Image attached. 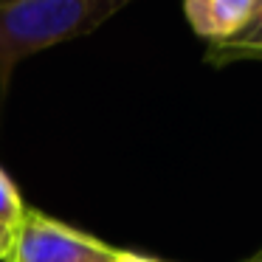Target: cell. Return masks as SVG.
Here are the masks:
<instances>
[{
	"instance_id": "6da1fadb",
	"label": "cell",
	"mask_w": 262,
	"mask_h": 262,
	"mask_svg": "<svg viewBox=\"0 0 262 262\" xmlns=\"http://www.w3.org/2000/svg\"><path fill=\"white\" fill-rule=\"evenodd\" d=\"M136 0H0V91L31 54L91 34Z\"/></svg>"
},
{
	"instance_id": "7a4b0ae2",
	"label": "cell",
	"mask_w": 262,
	"mask_h": 262,
	"mask_svg": "<svg viewBox=\"0 0 262 262\" xmlns=\"http://www.w3.org/2000/svg\"><path fill=\"white\" fill-rule=\"evenodd\" d=\"M113 245L91 237L74 226L51 220L42 211L26 209L14 228L12 262H110Z\"/></svg>"
},
{
	"instance_id": "3957f363",
	"label": "cell",
	"mask_w": 262,
	"mask_h": 262,
	"mask_svg": "<svg viewBox=\"0 0 262 262\" xmlns=\"http://www.w3.org/2000/svg\"><path fill=\"white\" fill-rule=\"evenodd\" d=\"M262 0H183L186 20L198 37L217 42L243 29Z\"/></svg>"
},
{
	"instance_id": "277c9868",
	"label": "cell",
	"mask_w": 262,
	"mask_h": 262,
	"mask_svg": "<svg viewBox=\"0 0 262 262\" xmlns=\"http://www.w3.org/2000/svg\"><path fill=\"white\" fill-rule=\"evenodd\" d=\"M245 59L262 62V3L243 29H237L231 37L209 42V48H206V62L211 65H231L245 62Z\"/></svg>"
},
{
	"instance_id": "5b68a950",
	"label": "cell",
	"mask_w": 262,
	"mask_h": 262,
	"mask_svg": "<svg viewBox=\"0 0 262 262\" xmlns=\"http://www.w3.org/2000/svg\"><path fill=\"white\" fill-rule=\"evenodd\" d=\"M26 209L29 206L23 203V198H20L17 186L12 183V178L0 169V223L9 228H17L23 214H26Z\"/></svg>"
},
{
	"instance_id": "8992f818",
	"label": "cell",
	"mask_w": 262,
	"mask_h": 262,
	"mask_svg": "<svg viewBox=\"0 0 262 262\" xmlns=\"http://www.w3.org/2000/svg\"><path fill=\"white\" fill-rule=\"evenodd\" d=\"M12 248H14V228L0 223V259H9Z\"/></svg>"
},
{
	"instance_id": "52a82bcc",
	"label": "cell",
	"mask_w": 262,
	"mask_h": 262,
	"mask_svg": "<svg viewBox=\"0 0 262 262\" xmlns=\"http://www.w3.org/2000/svg\"><path fill=\"white\" fill-rule=\"evenodd\" d=\"M110 262H152V256H141V254H133V251H119L116 248V254H113Z\"/></svg>"
},
{
	"instance_id": "ba28073f",
	"label": "cell",
	"mask_w": 262,
	"mask_h": 262,
	"mask_svg": "<svg viewBox=\"0 0 262 262\" xmlns=\"http://www.w3.org/2000/svg\"><path fill=\"white\" fill-rule=\"evenodd\" d=\"M245 262H262V254H256V256H251V259H245Z\"/></svg>"
},
{
	"instance_id": "9c48e42d",
	"label": "cell",
	"mask_w": 262,
	"mask_h": 262,
	"mask_svg": "<svg viewBox=\"0 0 262 262\" xmlns=\"http://www.w3.org/2000/svg\"><path fill=\"white\" fill-rule=\"evenodd\" d=\"M0 262H12V259H0Z\"/></svg>"
},
{
	"instance_id": "30bf717a",
	"label": "cell",
	"mask_w": 262,
	"mask_h": 262,
	"mask_svg": "<svg viewBox=\"0 0 262 262\" xmlns=\"http://www.w3.org/2000/svg\"><path fill=\"white\" fill-rule=\"evenodd\" d=\"M152 262H158V259H152Z\"/></svg>"
}]
</instances>
